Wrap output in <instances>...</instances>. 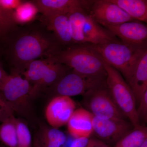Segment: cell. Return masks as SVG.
<instances>
[{"instance_id":"cb8c5ba5","label":"cell","mask_w":147,"mask_h":147,"mask_svg":"<svg viewBox=\"0 0 147 147\" xmlns=\"http://www.w3.org/2000/svg\"><path fill=\"white\" fill-rule=\"evenodd\" d=\"M15 117L0 125V141L7 147H18V138Z\"/></svg>"},{"instance_id":"4dcf8cb0","label":"cell","mask_w":147,"mask_h":147,"mask_svg":"<svg viewBox=\"0 0 147 147\" xmlns=\"http://www.w3.org/2000/svg\"><path fill=\"white\" fill-rule=\"evenodd\" d=\"M9 74L6 72L2 65L0 64V90L8 78Z\"/></svg>"},{"instance_id":"8fae6325","label":"cell","mask_w":147,"mask_h":147,"mask_svg":"<svg viewBox=\"0 0 147 147\" xmlns=\"http://www.w3.org/2000/svg\"><path fill=\"white\" fill-rule=\"evenodd\" d=\"M36 5L42 16L47 17L57 15L67 14L75 11H87L91 1L82 0H36Z\"/></svg>"},{"instance_id":"30bf717a","label":"cell","mask_w":147,"mask_h":147,"mask_svg":"<svg viewBox=\"0 0 147 147\" xmlns=\"http://www.w3.org/2000/svg\"><path fill=\"white\" fill-rule=\"evenodd\" d=\"M76 103L71 97L55 96L47 104L45 117L50 126L58 128L67 123L76 109Z\"/></svg>"},{"instance_id":"f1b7e54d","label":"cell","mask_w":147,"mask_h":147,"mask_svg":"<svg viewBox=\"0 0 147 147\" xmlns=\"http://www.w3.org/2000/svg\"><path fill=\"white\" fill-rule=\"evenodd\" d=\"M139 119H144L147 115V87L142 95L137 108Z\"/></svg>"},{"instance_id":"7c38bea8","label":"cell","mask_w":147,"mask_h":147,"mask_svg":"<svg viewBox=\"0 0 147 147\" xmlns=\"http://www.w3.org/2000/svg\"><path fill=\"white\" fill-rule=\"evenodd\" d=\"M125 44L142 45L147 40V26L132 21L106 28Z\"/></svg>"},{"instance_id":"484cf974","label":"cell","mask_w":147,"mask_h":147,"mask_svg":"<svg viewBox=\"0 0 147 147\" xmlns=\"http://www.w3.org/2000/svg\"><path fill=\"white\" fill-rule=\"evenodd\" d=\"M16 125L18 138V147H32V138L26 121L16 118Z\"/></svg>"},{"instance_id":"8992f818","label":"cell","mask_w":147,"mask_h":147,"mask_svg":"<svg viewBox=\"0 0 147 147\" xmlns=\"http://www.w3.org/2000/svg\"><path fill=\"white\" fill-rule=\"evenodd\" d=\"M70 69L48 89L54 97L84 96L91 91L107 86L106 76H85Z\"/></svg>"},{"instance_id":"1f68e13d","label":"cell","mask_w":147,"mask_h":147,"mask_svg":"<svg viewBox=\"0 0 147 147\" xmlns=\"http://www.w3.org/2000/svg\"><path fill=\"white\" fill-rule=\"evenodd\" d=\"M141 147H147V138L145 140Z\"/></svg>"},{"instance_id":"4fadbf2b","label":"cell","mask_w":147,"mask_h":147,"mask_svg":"<svg viewBox=\"0 0 147 147\" xmlns=\"http://www.w3.org/2000/svg\"><path fill=\"white\" fill-rule=\"evenodd\" d=\"M42 21L48 30L53 32L61 45H73L71 23L67 14H61L44 17Z\"/></svg>"},{"instance_id":"f546056e","label":"cell","mask_w":147,"mask_h":147,"mask_svg":"<svg viewBox=\"0 0 147 147\" xmlns=\"http://www.w3.org/2000/svg\"><path fill=\"white\" fill-rule=\"evenodd\" d=\"M24 1L21 0H0V4L7 10L14 11Z\"/></svg>"},{"instance_id":"277c9868","label":"cell","mask_w":147,"mask_h":147,"mask_svg":"<svg viewBox=\"0 0 147 147\" xmlns=\"http://www.w3.org/2000/svg\"><path fill=\"white\" fill-rule=\"evenodd\" d=\"M104 65L107 87L116 105L134 128L140 127L142 125L137 113V101L131 87L118 70L105 62Z\"/></svg>"},{"instance_id":"603a6c76","label":"cell","mask_w":147,"mask_h":147,"mask_svg":"<svg viewBox=\"0 0 147 147\" xmlns=\"http://www.w3.org/2000/svg\"><path fill=\"white\" fill-rule=\"evenodd\" d=\"M87 14V11L84 9L75 11L67 14L71 23L74 44H85L82 28Z\"/></svg>"},{"instance_id":"5b68a950","label":"cell","mask_w":147,"mask_h":147,"mask_svg":"<svg viewBox=\"0 0 147 147\" xmlns=\"http://www.w3.org/2000/svg\"><path fill=\"white\" fill-rule=\"evenodd\" d=\"M32 88L31 84L22 75L12 73L0 90L14 113L31 121L34 118Z\"/></svg>"},{"instance_id":"9a60e30c","label":"cell","mask_w":147,"mask_h":147,"mask_svg":"<svg viewBox=\"0 0 147 147\" xmlns=\"http://www.w3.org/2000/svg\"><path fill=\"white\" fill-rule=\"evenodd\" d=\"M66 141V135L63 131L40 122L35 133L32 147H63Z\"/></svg>"},{"instance_id":"d6a6232c","label":"cell","mask_w":147,"mask_h":147,"mask_svg":"<svg viewBox=\"0 0 147 147\" xmlns=\"http://www.w3.org/2000/svg\"><path fill=\"white\" fill-rule=\"evenodd\" d=\"M100 147H110L109 146H108V145H107V144H103L102 145V146H100Z\"/></svg>"},{"instance_id":"6da1fadb","label":"cell","mask_w":147,"mask_h":147,"mask_svg":"<svg viewBox=\"0 0 147 147\" xmlns=\"http://www.w3.org/2000/svg\"><path fill=\"white\" fill-rule=\"evenodd\" d=\"M61 46L54 35L39 29L21 32L11 39L7 50L12 73L21 75L31 62L50 57Z\"/></svg>"},{"instance_id":"9c48e42d","label":"cell","mask_w":147,"mask_h":147,"mask_svg":"<svg viewBox=\"0 0 147 147\" xmlns=\"http://www.w3.org/2000/svg\"><path fill=\"white\" fill-rule=\"evenodd\" d=\"M131 124L124 119H100L94 116L93 119L94 133L97 139L109 146H114L131 131Z\"/></svg>"},{"instance_id":"7402d4cb","label":"cell","mask_w":147,"mask_h":147,"mask_svg":"<svg viewBox=\"0 0 147 147\" xmlns=\"http://www.w3.org/2000/svg\"><path fill=\"white\" fill-rule=\"evenodd\" d=\"M147 138V126L134 128L125 135L113 147H141Z\"/></svg>"},{"instance_id":"d6986e66","label":"cell","mask_w":147,"mask_h":147,"mask_svg":"<svg viewBox=\"0 0 147 147\" xmlns=\"http://www.w3.org/2000/svg\"><path fill=\"white\" fill-rule=\"evenodd\" d=\"M134 20L147 22V0H111Z\"/></svg>"},{"instance_id":"44dd1931","label":"cell","mask_w":147,"mask_h":147,"mask_svg":"<svg viewBox=\"0 0 147 147\" xmlns=\"http://www.w3.org/2000/svg\"><path fill=\"white\" fill-rule=\"evenodd\" d=\"M38 13V9L33 1H24L13 11V18L17 25H24L33 21Z\"/></svg>"},{"instance_id":"5bb4252c","label":"cell","mask_w":147,"mask_h":147,"mask_svg":"<svg viewBox=\"0 0 147 147\" xmlns=\"http://www.w3.org/2000/svg\"><path fill=\"white\" fill-rule=\"evenodd\" d=\"M94 117L86 109L81 108L75 110L67 123L69 133L74 139L90 137L93 133Z\"/></svg>"},{"instance_id":"e0dca14e","label":"cell","mask_w":147,"mask_h":147,"mask_svg":"<svg viewBox=\"0 0 147 147\" xmlns=\"http://www.w3.org/2000/svg\"><path fill=\"white\" fill-rule=\"evenodd\" d=\"M49 58L50 62L42 79L36 88L32 90V94L34 98L41 92L54 86L70 69L66 66L57 61L53 58Z\"/></svg>"},{"instance_id":"ba28073f","label":"cell","mask_w":147,"mask_h":147,"mask_svg":"<svg viewBox=\"0 0 147 147\" xmlns=\"http://www.w3.org/2000/svg\"><path fill=\"white\" fill-rule=\"evenodd\" d=\"M87 12L98 24L106 28L134 20L111 0L92 1Z\"/></svg>"},{"instance_id":"83f0119b","label":"cell","mask_w":147,"mask_h":147,"mask_svg":"<svg viewBox=\"0 0 147 147\" xmlns=\"http://www.w3.org/2000/svg\"><path fill=\"white\" fill-rule=\"evenodd\" d=\"M14 113L0 92V122L14 117Z\"/></svg>"},{"instance_id":"d4e9b609","label":"cell","mask_w":147,"mask_h":147,"mask_svg":"<svg viewBox=\"0 0 147 147\" xmlns=\"http://www.w3.org/2000/svg\"><path fill=\"white\" fill-rule=\"evenodd\" d=\"M13 12L4 8L0 4V38L3 40H7L10 34L16 31L17 24Z\"/></svg>"},{"instance_id":"7a4b0ae2","label":"cell","mask_w":147,"mask_h":147,"mask_svg":"<svg viewBox=\"0 0 147 147\" xmlns=\"http://www.w3.org/2000/svg\"><path fill=\"white\" fill-rule=\"evenodd\" d=\"M50 57L84 76H107L104 61L91 44L61 47Z\"/></svg>"},{"instance_id":"2e32d148","label":"cell","mask_w":147,"mask_h":147,"mask_svg":"<svg viewBox=\"0 0 147 147\" xmlns=\"http://www.w3.org/2000/svg\"><path fill=\"white\" fill-rule=\"evenodd\" d=\"M82 33L85 44L101 45L108 42H118L115 36L108 30L102 28L87 12L83 25Z\"/></svg>"},{"instance_id":"ffe728a7","label":"cell","mask_w":147,"mask_h":147,"mask_svg":"<svg viewBox=\"0 0 147 147\" xmlns=\"http://www.w3.org/2000/svg\"><path fill=\"white\" fill-rule=\"evenodd\" d=\"M50 60V58H47L33 61L28 65L21 74L31 84L32 90L36 88L39 84Z\"/></svg>"},{"instance_id":"52a82bcc","label":"cell","mask_w":147,"mask_h":147,"mask_svg":"<svg viewBox=\"0 0 147 147\" xmlns=\"http://www.w3.org/2000/svg\"><path fill=\"white\" fill-rule=\"evenodd\" d=\"M83 96V104L94 117L113 119L126 118L116 105L107 86L91 91Z\"/></svg>"},{"instance_id":"4316f807","label":"cell","mask_w":147,"mask_h":147,"mask_svg":"<svg viewBox=\"0 0 147 147\" xmlns=\"http://www.w3.org/2000/svg\"><path fill=\"white\" fill-rule=\"evenodd\" d=\"M105 143L97 139L88 137L75 138L69 147H100Z\"/></svg>"},{"instance_id":"3957f363","label":"cell","mask_w":147,"mask_h":147,"mask_svg":"<svg viewBox=\"0 0 147 147\" xmlns=\"http://www.w3.org/2000/svg\"><path fill=\"white\" fill-rule=\"evenodd\" d=\"M104 62L118 70L128 83L139 58L147 49L142 45L113 42L91 45Z\"/></svg>"},{"instance_id":"ac0fdd59","label":"cell","mask_w":147,"mask_h":147,"mask_svg":"<svg viewBox=\"0 0 147 147\" xmlns=\"http://www.w3.org/2000/svg\"><path fill=\"white\" fill-rule=\"evenodd\" d=\"M128 84L134 93L139 105L147 87V48L139 58Z\"/></svg>"},{"instance_id":"836d02e7","label":"cell","mask_w":147,"mask_h":147,"mask_svg":"<svg viewBox=\"0 0 147 147\" xmlns=\"http://www.w3.org/2000/svg\"><path fill=\"white\" fill-rule=\"evenodd\" d=\"M144 119L145 120V121H146V123H147L146 126H147V115L146 116V117H145V119Z\"/></svg>"}]
</instances>
